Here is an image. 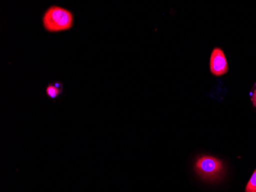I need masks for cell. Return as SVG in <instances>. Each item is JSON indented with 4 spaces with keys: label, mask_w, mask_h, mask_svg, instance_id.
Returning <instances> with one entry per match:
<instances>
[{
    "label": "cell",
    "mask_w": 256,
    "mask_h": 192,
    "mask_svg": "<svg viewBox=\"0 0 256 192\" xmlns=\"http://www.w3.org/2000/svg\"><path fill=\"white\" fill-rule=\"evenodd\" d=\"M42 23L43 28L48 33H62L68 31L73 27L74 16L68 9L52 6L43 14Z\"/></svg>",
    "instance_id": "cell-1"
},
{
    "label": "cell",
    "mask_w": 256,
    "mask_h": 192,
    "mask_svg": "<svg viewBox=\"0 0 256 192\" xmlns=\"http://www.w3.org/2000/svg\"><path fill=\"white\" fill-rule=\"evenodd\" d=\"M224 169L221 161L212 156H202L196 161V171L207 181H214L220 179Z\"/></svg>",
    "instance_id": "cell-2"
},
{
    "label": "cell",
    "mask_w": 256,
    "mask_h": 192,
    "mask_svg": "<svg viewBox=\"0 0 256 192\" xmlns=\"http://www.w3.org/2000/svg\"><path fill=\"white\" fill-rule=\"evenodd\" d=\"M210 71L216 76H222L228 71L226 58L220 48H215L211 54Z\"/></svg>",
    "instance_id": "cell-3"
},
{
    "label": "cell",
    "mask_w": 256,
    "mask_h": 192,
    "mask_svg": "<svg viewBox=\"0 0 256 192\" xmlns=\"http://www.w3.org/2000/svg\"><path fill=\"white\" fill-rule=\"evenodd\" d=\"M62 92V85L58 82H52L46 88V95L52 99H56Z\"/></svg>",
    "instance_id": "cell-4"
},
{
    "label": "cell",
    "mask_w": 256,
    "mask_h": 192,
    "mask_svg": "<svg viewBox=\"0 0 256 192\" xmlns=\"http://www.w3.org/2000/svg\"><path fill=\"white\" fill-rule=\"evenodd\" d=\"M246 192H256V169L246 187Z\"/></svg>",
    "instance_id": "cell-5"
},
{
    "label": "cell",
    "mask_w": 256,
    "mask_h": 192,
    "mask_svg": "<svg viewBox=\"0 0 256 192\" xmlns=\"http://www.w3.org/2000/svg\"><path fill=\"white\" fill-rule=\"evenodd\" d=\"M252 101L253 105L256 108V89H254V92H253L252 96Z\"/></svg>",
    "instance_id": "cell-6"
}]
</instances>
